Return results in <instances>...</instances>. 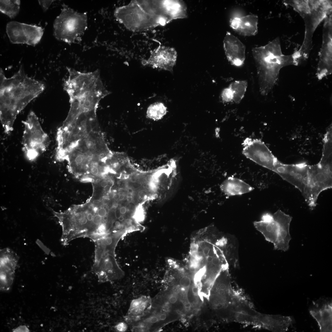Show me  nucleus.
Listing matches in <instances>:
<instances>
[{
  "label": "nucleus",
  "instance_id": "nucleus-25",
  "mask_svg": "<svg viewBox=\"0 0 332 332\" xmlns=\"http://www.w3.org/2000/svg\"><path fill=\"white\" fill-rule=\"evenodd\" d=\"M6 32L12 43L27 44L23 23L16 21L8 22L6 26Z\"/></svg>",
  "mask_w": 332,
  "mask_h": 332
},
{
  "label": "nucleus",
  "instance_id": "nucleus-6",
  "mask_svg": "<svg viewBox=\"0 0 332 332\" xmlns=\"http://www.w3.org/2000/svg\"><path fill=\"white\" fill-rule=\"evenodd\" d=\"M114 16L126 29L133 32L145 31L164 26L156 0H131L117 8Z\"/></svg>",
  "mask_w": 332,
  "mask_h": 332
},
{
  "label": "nucleus",
  "instance_id": "nucleus-34",
  "mask_svg": "<svg viewBox=\"0 0 332 332\" xmlns=\"http://www.w3.org/2000/svg\"><path fill=\"white\" fill-rule=\"evenodd\" d=\"M177 297L174 295L171 294L169 296L168 298V302L170 304H175L177 301Z\"/></svg>",
  "mask_w": 332,
  "mask_h": 332
},
{
  "label": "nucleus",
  "instance_id": "nucleus-21",
  "mask_svg": "<svg viewBox=\"0 0 332 332\" xmlns=\"http://www.w3.org/2000/svg\"><path fill=\"white\" fill-rule=\"evenodd\" d=\"M258 16L253 14L235 17L230 19V26L241 35L253 36L258 32Z\"/></svg>",
  "mask_w": 332,
  "mask_h": 332
},
{
  "label": "nucleus",
  "instance_id": "nucleus-47",
  "mask_svg": "<svg viewBox=\"0 0 332 332\" xmlns=\"http://www.w3.org/2000/svg\"><path fill=\"white\" fill-rule=\"evenodd\" d=\"M197 310L196 309H194L192 311V312L193 314L196 313L197 312Z\"/></svg>",
  "mask_w": 332,
  "mask_h": 332
},
{
  "label": "nucleus",
  "instance_id": "nucleus-27",
  "mask_svg": "<svg viewBox=\"0 0 332 332\" xmlns=\"http://www.w3.org/2000/svg\"><path fill=\"white\" fill-rule=\"evenodd\" d=\"M20 1L0 0L1 12L10 18H14L18 14L20 8Z\"/></svg>",
  "mask_w": 332,
  "mask_h": 332
},
{
  "label": "nucleus",
  "instance_id": "nucleus-24",
  "mask_svg": "<svg viewBox=\"0 0 332 332\" xmlns=\"http://www.w3.org/2000/svg\"><path fill=\"white\" fill-rule=\"evenodd\" d=\"M151 302V299L146 296H142L132 300L126 316L128 319L134 321L140 318L149 308Z\"/></svg>",
  "mask_w": 332,
  "mask_h": 332
},
{
  "label": "nucleus",
  "instance_id": "nucleus-29",
  "mask_svg": "<svg viewBox=\"0 0 332 332\" xmlns=\"http://www.w3.org/2000/svg\"><path fill=\"white\" fill-rule=\"evenodd\" d=\"M247 85V81L244 80L235 81L230 84L229 87L233 94V101L236 104L240 103L244 96Z\"/></svg>",
  "mask_w": 332,
  "mask_h": 332
},
{
  "label": "nucleus",
  "instance_id": "nucleus-22",
  "mask_svg": "<svg viewBox=\"0 0 332 332\" xmlns=\"http://www.w3.org/2000/svg\"><path fill=\"white\" fill-rule=\"evenodd\" d=\"M254 225L268 241L274 243L277 239L279 226L273 215L269 213L263 214L259 221H255Z\"/></svg>",
  "mask_w": 332,
  "mask_h": 332
},
{
  "label": "nucleus",
  "instance_id": "nucleus-39",
  "mask_svg": "<svg viewBox=\"0 0 332 332\" xmlns=\"http://www.w3.org/2000/svg\"><path fill=\"white\" fill-rule=\"evenodd\" d=\"M101 185L102 187L105 188L108 185V183L106 180H103L101 182Z\"/></svg>",
  "mask_w": 332,
  "mask_h": 332
},
{
  "label": "nucleus",
  "instance_id": "nucleus-28",
  "mask_svg": "<svg viewBox=\"0 0 332 332\" xmlns=\"http://www.w3.org/2000/svg\"><path fill=\"white\" fill-rule=\"evenodd\" d=\"M167 108L162 103L156 102L150 105L146 111L147 118L154 120L162 119L166 114Z\"/></svg>",
  "mask_w": 332,
  "mask_h": 332
},
{
  "label": "nucleus",
  "instance_id": "nucleus-15",
  "mask_svg": "<svg viewBox=\"0 0 332 332\" xmlns=\"http://www.w3.org/2000/svg\"><path fill=\"white\" fill-rule=\"evenodd\" d=\"M211 233L214 242L223 251L228 264L237 267L239 264L238 245L235 237L220 231L213 225L211 227Z\"/></svg>",
  "mask_w": 332,
  "mask_h": 332
},
{
  "label": "nucleus",
  "instance_id": "nucleus-17",
  "mask_svg": "<svg viewBox=\"0 0 332 332\" xmlns=\"http://www.w3.org/2000/svg\"><path fill=\"white\" fill-rule=\"evenodd\" d=\"M312 316L316 320L321 332L332 331V302L328 298H320L313 302L309 309Z\"/></svg>",
  "mask_w": 332,
  "mask_h": 332
},
{
  "label": "nucleus",
  "instance_id": "nucleus-26",
  "mask_svg": "<svg viewBox=\"0 0 332 332\" xmlns=\"http://www.w3.org/2000/svg\"><path fill=\"white\" fill-rule=\"evenodd\" d=\"M27 40V44L34 46L41 40L43 34V29L41 26L23 23Z\"/></svg>",
  "mask_w": 332,
  "mask_h": 332
},
{
  "label": "nucleus",
  "instance_id": "nucleus-7",
  "mask_svg": "<svg viewBox=\"0 0 332 332\" xmlns=\"http://www.w3.org/2000/svg\"><path fill=\"white\" fill-rule=\"evenodd\" d=\"M332 153L329 150L322 151L319 162L309 165L307 183L303 196L311 210L316 206L320 193L332 188Z\"/></svg>",
  "mask_w": 332,
  "mask_h": 332
},
{
  "label": "nucleus",
  "instance_id": "nucleus-20",
  "mask_svg": "<svg viewBox=\"0 0 332 332\" xmlns=\"http://www.w3.org/2000/svg\"><path fill=\"white\" fill-rule=\"evenodd\" d=\"M273 215L279 226L277 239L273 244L274 249L286 251L289 249V243L291 239L289 227L292 217L280 210L277 211Z\"/></svg>",
  "mask_w": 332,
  "mask_h": 332
},
{
  "label": "nucleus",
  "instance_id": "nucleus-44",
  "mask_svg": "<svg viewBox=\"0 0 332 332\" xmlns=\"http://www.w3.org/2000/svg\"><path fill=\"white\" fill-rule=\"evenodd\" d=\"M132 196H128L127 198V201L129 202H131L132 200Z\"/></svg>",
  "mask_w": 332,
  "mask_h": 332
},
{
  "label": "nucleus",
  "instance_id": "nucleus-45",
  "mask_svg": "<svg viewBox=\"0 0 332 332\" xmlns=\"http://www.w3.org/2000/svg\"><path fill=\"white\" fill-rule=\"evenodd\" d=\"M124 198V196L123 194L120 195L119 199V200H123Z\"/></svg>",
  "mask_w": 332,
  "mask_h": 332
},
{
  "label": "nucleus",
  "instance_id": "nucleus-31",
  "mask_svg": "<svg viewBox=\"0 0 332 332\" xmlns=\"http://www.w3.org/2000/svg\"><path fill=\"white\" fill-rule=\"evenodd\" d=\"M191 283L190 278L188 276L184 275L182 276L180 280V285L183 287L187 288L189 287Z\"/></svg>",
  "mask_w": 332,
  "mask_h": 332
},
{
  "label": "nucleus",
  "instance_id": "nucleus-16",
  "mask_svg": "<svg viewBox=\"0 0 332 332\" xmlns=\"http://www.w3.org/2000/svg\"><path fill=\"white\" fill-rule=\"evenodd\" d=\"M177 57V52L174 48L160 46L152 51L149 58L143 61L142 63L172 72Z\"/></svg>",
  "mask_w": 332,
  "mask_h": 332
},
{
  "label": "nucleus",
  "instance_id": "nucleus-14",
  "mask_svg": "<svg viewBox=\"0 0 332 332\" xmlns=\"http://www.w3.org/2000/svg\"><path fill=\"white\" fill-rule=\"evenodd\" d=\"M212 293L213 301L217 307H227L232 303L235 298L231 285V278L228 268L220 273L214 283Z\"/></svg>",
  "mask_w": 332,
  "mask_h": 332
},
{
  "label": "nucleus",
  "instance_id": "nucleus-33",
  "mask_svg": "<svg viewBox=\"0 0 332 332\" xmlns=\"http://www.w3.org/2000/svg\"><path fill=\"white\" fill-rule=\"evenodd\" d=\"M116 330L119 332H124L127 328V324L123 322H121L117 323L115 326Z\"/></svg>",
  "mask_w": 332,
  "mask_h": 332
},
{
  "label": "nucleus",
  "instance_id": "nucleus-37",
  "mask_svg": "<svg viewBox=\"0 0 332 332\" xmlns=\"http://www.w3.org/2000/svg\"><path fill=\"white\" fill-rule=\"evenodd\" d=\"M146 180L148 182L151 183L153 181V177L152 175H147L145 178Z\"/></svg>",
  "mask_w": 332,
  "mask_h": 332
},
{
  "label": "nucleus",
  "instance_id": "nucleus-12",
  "mask_svg": "<svg viewBox=\"0 0 332 332\" xmlns=\"http://www.w3.org/2000/svg\"><path fill=\"white\" fill-rule=\"evenodd\" d=\"M322 46L319 53L316 76L321 80L332 72V13L324 20Z\"/></svg>",
  "mask_w": 332,
  "mask_h": 332
},
{
  "label": "nucleus",
  "instance_id": "nucleus-23",
  "mask_svg": "<svg viewBox=\"0 0 332 332\" xmlns=\"http://www.w3.org/2000/svg\"><path fill=\"white\" fill-rule=\"evenodd\" d=\"M222 192L227 196L241 195L252 191L254 188L243 180L229 177L220 186Z\"/></svg>",
  "mask_w": 332,
  "mask_h": 332
},
{
  "label": "nucleus",
  "instance_id": "nucleus-40",
  "mask_svg": "<svg viewBox=\"0 0 332 332\" xmlns=\"http://www.w3.org/2000/svg\"><path fill=\"white\" fill-rule=\"evenodd\" d=\"M192 292L194 294H197L198 292V289L196 287H194L192 288Z\"/></svg>",
  "mask_w": 332,
  "mask_h": 332
},
{
  "label": "nucleus",
  "instance_id": "nucleus-10",
  "mask_svg": "<svg viewBox=\"0 0 332 332\" xmlns=\"http://www.w3.org/2000/svg\"><path fill=\"white\" fill-rule=\"evenodd\" d=\"M95 258L92 270L98 282L104 283L120 279L124 273L118 265L115 252L99 244L95 245Z\"/></svg>",
  "mask_w": 332,
  "mask_h": 332
},
{
  "label": "nucleus",
  "instance_id": "nucleus-4",
  "mask_svg": "<svg viewBox=\"0 0 332 332\" xmlns=\"http://www.w3.org/2000/svg\"><path fill=\"white\" fill-rule=\"evenodd\" d=\"M252 51L257 67L259 91L263 96L267 95L274 87L282 68L298 65L294 53L283 54L279 37L266 45L253 48Z\"/></svg>",
  "mask_w": 332,
  "mask_h": 332
},
{
  "label": "nucleus",
  "instance_id": "nucleus-9",
  "mask_svg": "<svg viewBox=\"0 0 332 332\" xmlns=\"http://www.w3.org/2000/svg\"><path fill=\"white\" fill-rule=\"evenodd\" d=\"M23 123L22 150L26 158L33 161L46 150L49 143V138L34 112H30Z\"/></svg>",
  "mask_w": 332,
  "mask_h": 332
},
{
  "label": "nucleus",
  "instance_id": "nucleus-11",
  "mask_svg": "<svg viewBox=\"0 0 332 332\" xmlns=\"http://www.w3.org/2000/svg\"><path fill=\"white\" fill-rule=\"evenodd\" d=\"M242 153L247 158L273 171L279 160L261 140L247 137L243 141Z\"/></svg>",
  "mask_w": 332,
  "mask_h": 332
},
{
  "label": "nucleus",
  "instance_id": "nucleus-43",
  "mask_svg": "<svg viewBox=\"0 0 332 332\" xmlns=\"http://www.w3.org/2000/svg\"><path fill=\"white\" fill-rule=\"evenodd\" d=\"M118 219L120 221H122L124 219V216L122 215H121L118 218Z\"/></svg>",
  "mask_w": 332,
  "mask_h": 332
},
{
  "label": "nucleus",
  "instance_id": "nucleus-46",
  "mask_svg": "<svg viewBox=\"0 0 332 332\" xmlns=\"http://www.w3.org/2000/svg\"><path fill=\"white\" fill-rule=\"evenodd\" d=\"M83 180L84 181H86V182H89V181H91L92 179H91L90 178H86V179H85L84 180Z\"/></svg>",
  "mask_w": 332,
  "mask_h": 332
},
{
  "label": "nucleus",
  "instance_id": "nucleus-8",
  "mask_svg": "<svg viewBox=\"0 0 332 332\" xmlns=\"http://www.w3.org/2000/svg\"><path fill=\"white\" fill-rule=\"evenodd\" d=\"M88 27L85 13H79L63 4L53 23V35L57 40L71 44L81 40Z\"/></svg>",
  "mask_w": 332,
  "mask_h": 332
},
{
  "label": "nucleus",
  "instance_id": "nucleus-2",
  "mask_svg": "<svg viewBox=\"0 0 332 332\" xmlns=\"http://www.w3.org/2000/svg\"><path fill=\"white\" fill-rule=\"evenodd\" d=\"M0 118L4 132L13 130L18 115L44 90L42 83L28 76L22 65L11 77L0 70Z\"/></svg>",
  "mask_w": 332,
  "mask_h": 332
},
{
  "label": "nucleus",
  "instance_id": "nucleus-38",
  "mask_svg": "<svg viewBox=\"0 0 332 332\" xmlns=\"http://www.w3.org/2000/svg\"><path fill=\"white\" fill-rule=\"evenodd\" d=\"M127 209L125 207H121L119 209L120 213L122 214H124L126 213Z\"/></svg>",
  "mask_w": 332,
  "mask_h": 332
},
{
  "label": "nucleus",
  "instance_id": "nucleus-3",
  "mask_svg": "<svg viewBox=\"0 0 332 332\" xmlns=\"http://www.w3.org/2000/svg\"><path fill=\"white\" fill-rule=\"evenodd\" d=\"M190 269L195 277H204L213 283L229 264L221 249L212 239L207 227L195 233L191 239L188 256Z\"/></svg>",
  "mask_w": 332,
  "mask_h": 332
},
{
  "label": "nucleus",
  "instance_id": "nucleus-41",
  "mask_svg": "<svg viewBox=\"0 0 332 332\" xmlns=\"http://www.w3.org/2000/svg\"><path fill=\"white\" fill-rule=\"evenodd\" d=\"M110 188H111L110 186H109V185H108L106 187H105L104 188L106 192H109V191H110Z\"/></svg>",
  "mask_w": 332,
  "mask_h": 332
},
{
  "label": "nucleus",
  "instance_id": "nucleus-5",
  "mask_svg": "<svg viewBox=\"0 0 332 332\" xmlns=\"http://www.w3.org/2000/svg\"><path fill=\"white\" fill-rule=\"evenodd\" d=\"M285 4L292 6L303 19L305 30L304 40L299 50L295 52L301 63L307 59L312 46V37L320 23L332 13L331 0H284Z\"/></svg>",
  "mask_w": 332,
  "mask_h": 332
},
{
  "label": "nucleus",
  "instance_id": "nucleus-18",
  "mask_svg": "<svg viewBox=\"0 0 332 332\" xmlns=\"http://www.w3.org/2000/svg\"><path fill=\"white\" fill-rule=\"evenodd\" d=\"M18 258L17 254L9 248L0 250L1 289H9L13 283Z\"/></svg>",
  "mask_w": 332,
  "mask_h": 332
},
{
  "label": "nucleus",
  "instance_id": "nucleus-49",
  "mask_svg": "<svg viewBox=\"0 0 332 332\" xmlns=\"http://www.w3.org/2000/svg\"><path fill=\"white\" fill-rule=\"evenodd\" d=\"M185 306L186 307H190V304L189 303H188V304H187L185 305Z\"/></svg>",
  "mask_w": 332,
  "mask_h": 332
},
{
  "label": "nucleus",
  "instance_id": "nucleus-13",
  "mask_svg": "<svg viewBox=\"0 0 332 332\" xmlns=\"http://www.w3.org/2000/svg\"><path fill=\"white\" fill-rule=\"evenodd\" d=\"M309 165L304 162L286 164L279 160L273 171L294 186L303 195L307 183Z\"/></svg>",
  "mask_w": 332,
  "mask_h": 332
},
{
  "label": "nucleus",
  "instance_id": "nucleus-30",
  "mask_svg": "<svg viewBox=\"0 0 332 332\" xmlns=\"http://www.w3.org/2000/svg\"><path fill=\"white\" fill-rule=\"evenodd\" d=\"M221 97L223 101L225 102L233 101V94L229 87L223 90L221 93Z\"/></svg>",
  "mask_w": 332,
  "mask_h": 332
},
{
  "label": "nucleus",
  "instance_id": "nucleus-1",
  "mask_svg": "<svg viewBox=\"0 0 332 332\" xmlns=\"http://www.w3.org/2000/svg\"><path fill=\"white\" fill-rule=\"evenodd\" d=\"M66 69L69 76L63 87L69 96L70 107L63 123L97 120L96 112L100 101L111 93L102 82L100 70L83 72L69 67Z\"/></svg>",
  "mask_w": 332,
  "mask_h": 332
},
{
  "label": "nucleus",
  "instance_id": "nucleus-35",
  "mask_svg": "<svg viewBox=\"0 0 332 332\" xmlns=\"http://www.w3.org/2000/svg\"><path fill=\"white\" fill-rule=\"evenodd\" d=\"M97 213L101 216L103 217H105L106 216L107 211L105 208H102L98 209L97 211Z\"/></svg>",
  "mask_w": 332,
  "mask_h": 332
},
{
  "label": "nucleus",
  "instance_id": "nucleus-36",
  "mask_svg": "<svg viewBox=\"0 0 332 332\" xmlns=\"http://www.w3.org/2000/svg\"><path fill=\"white\" fill-rule=\"evenodd\" d=\"M146 192L144 190H142L140 191L138 193V195L141 198H145V197L147 196Z\"/></svg>",
  "mask_w": 332,
  "mask_h": 332
},
{
  "label": "nucleus",
  "instance_id": "nucleus-19",
  "mask_svg": "<svg viewBox=\"0 0 332 332\" xmlns=\"http://www.w3.org/2000/svg\"><path fill=\"white\" fill-rule=\"evenodd\" d=\"M223 48L228 60L232 65L240 67L245 59V47L239 39L227 32L224 38Z\"/></svg>",
  "mask_w": 332,
  "mask_h": 332
},
{
  "label": "nucleus",
  "instance_id": "nucleus-32",
  "mask_svg": "<svg viewBox=\"0 0 332 332\" xmlns=\"http://www.w3.org/2000/svg\"><path fill=\"white\" fill-rule=\"evenodd\" d=\"M53 0H38L40 5L42 7L43 11H46L53 2Z\"/></svg>",
  "mask_w": 332,
  "mask_h": 332
},
{
  "label": "nucleus",
  "instance_id": "nucleus-42",
  "mask_svg": "<svg viewBox=\"0 0 332 332\" xmlns=\"http://www.w3.org/2000/svg\"><path fill=\"white\" fill-rule=\"evenodd\" d=\"M120 195L118 194H116L113 196V198L115 200H117L119 199Z\"/></svg>",
  "mask_w": 332,
  "mask_h": 332
},
{
  "label": "nucleus",
  "instance_id": "nucleus-48",
  "mask_svg": "<svg viewBox=\"0 0 332 332\" xmlns=\"http://www.w3.org/2000/svg\"><path fill=\"white\" fill-rule=\"evenodd\" d=\"M100 202V201H99V200H94V203L95 204V203H97H97H99V202Z\"/></svg>",
  "mask_w": 332,
  "mask_h": 332
}]
</instances>
